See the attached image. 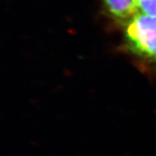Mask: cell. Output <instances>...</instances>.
I'll list each match as a JSON object with an SVG mask.
<instances>
[{"instance_id":"6da1fadb","label":"cell","mask_w":156,"mask_h":156,"mask_svg":"<svg viewBox=\"0 0 156 156\" xmlns=\"http://www.w3.org/2000/svg\"><path fill=\"white\" fill-rule=\"evenodd\" d=\"M122 30V50L141 72L156 77V17L138 12Z\"/></svg>"},{"instance_id":"7a4b0ae2","label":"cell","mask_w":156,"mask_h":156,"mask_svg":"<svg viewBox=\"0 0 156 156\" xmlns=\"http://www.w3.org/2000/svg\"><path fill=\"white\" fill-rule=\"evenodd\" d=\"M101 3L105 14L121 28L138 13L136 0H101Z\"/></svg>"},{"instance_id":"3957f363","label":"cell","mask_w":156,"mask_h":156,"mask_svg":"<svg viewBox=\"0 0 156 156\" xmlns=\"http://www.w3.org/2000/svg\"><path fill=\"white\" fill-rule=\"evenodd\" d=\"M138 12L156 17V0H136Z\"/></svg>"}]
</instances>
